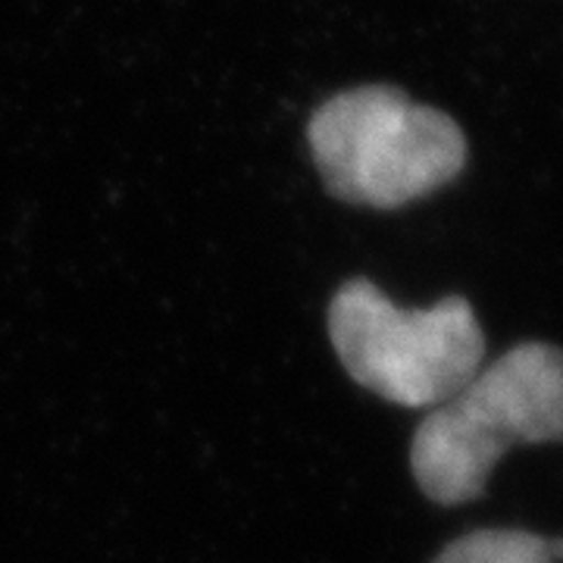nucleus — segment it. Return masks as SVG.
I'll return each mask as SVG.
<instances>
[{
  "label": "nucleus",
  "mask_w": 563,
  "mask_h": 563,
  "mask_svg": "<svg viewBox=\"0 0 563 563\" xmlns=\"http://www.w3.org/2000/svg\"><path fill=\"white\" fill-rule=\"evenodd\" d=\"M563 439V351L526 342L432 407L410 444V470L426 498L463 504L483 495L514 444Z\"/></svg>",
  "instance_id": "1"
},
{
  "label": "nucleus",
  "mask_w": 563,
  "mask_h": 563,
  "mask_svg": "<svg viewBox=\"0 0 563 563\" xmlns=\"http://www.w3.org/2000/svg\"><path fill=\"white\" fill-rule=\"evenodd\" d=\"M307 141L325 191L373 210H398L435 195L470 161L457 122L391 85L329 98L310 117Z\"/></svg>",
  "instance_id": "2"
},
{
  "label": "nucleus",
  "mask_w": 563,
  "mask_h": 563,
  "mask_svg": "<svg viewBox=\"0 0 563 563\" xmlns=\"http://www.w3.org/2000/svg\"><path fill=\"white\" fill-rule=\"evenodd\" d=\"M329 339L354 383L401 407H439L485 357L483 325L466 298L404 310L366 279L335 291Z\"/></svg>",
  "instance_id": "3"
},
{
  "label": "nucleus",
  "mask_w": 563,
  "mask_h": 563,
  "mask_svg": "<svg viewBox=\"0 0 563 563\" xmlns=\"http://www.w3.org/2000/svg\"><path fill=\"white\" fill-rule=\"evenodd\" d=\"M432 563H563L561 539L523 529H479L451 542Z\"/></svg>",
  "instance_id": "4"
}]
</instances>
